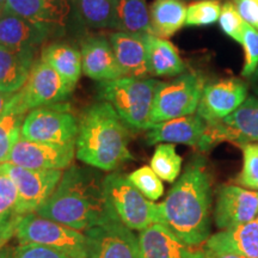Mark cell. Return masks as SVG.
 I'll list each match as a JSON object with an SVG mask.
<instances>
[{
    "label": "cell",
    "instance_id": "obj_1",
    "mask_svg": "<svg viewBox=\"0 0 258 258\" xmlns=\"http://www.w3.org/2000/svg\"><path fill=\"white\" fill-rule=\"evenodd\" d=\"M211 179L201 158L190 161L179 179L159 203L160 224L191 246H203L211 233Z\"/></svg>",
    "mask_w": 258,
    "mask_h": 258
},
{
    "label": "cell",
    "instance_id": "obj_2",
    "mask_svg": "<svg viewBox=\"0 0 258 258\" xmlns=\"http://www.w3.org/2000/svg\"><path fill=\"white\" fill-rule=\"evenodd\" d=\"M35 213L77 231L116 219L103 191V178L96 171L76 165L64 171L55 190Z\"/></svg>",
    "mask_w": 258,
    "mask_h": 258
},
{
    "label": "cell",
    "instance_id": "obj_3",
    "mask_svg": "<svg viewBox=\"0 0 258 258\" xmlns=\"http://www.w3.org/2000/svg\"><path fill=\"white\" fill-rule=\"evenodd\" d=\"M129 131L108 102L90 105L79 120L76 154L99 170L111 171L133 159L128 148Z\"/></svg>",
    "mask_w": 258,
    "mask_h": 258
},
{
    "label": "cell",
    "instance_id": "obj_4",
    "mask_svg": "<svg viewBox=\"0 0 258 258\" xmlns=\"http://www.w3.org/2000/svg\"><path fill=\"white\" fill-rule=\"evenodd\" d=\"M159 83L156 79L121 77L99 83L97 93L101 101L112 105L128 128L141 131L150 128V115Z\"/></svg>",
    "mask_w": 258,
    "mask_h": 258
},
{
    "label": "cell",
    "instance_id": "obj_5",
    "mask_svg": "<svg viewBox=\"0 0 258 258\" xmlns=\"http://www.w3.org/2000/svg\"><path fill=\"white\" fill-rule=\"evenodd\" d=\"M103 191L115 218L131 230L143 231L156 222H160L158 205L148 201L121 173H110L103 178Z\"/></svg>",
    "mask_w": 258,
    "mask_h": 258
},
{
    "label": "cell",
    "instance_id": "obj_6",
    "mask_svg": "<svg viewBox=\"0 0 258 258\" xmlns=\"http://www.w3.org/2000/svg\"><path fill=\"white\" fill-rule=\"evenodd\" d=\"M205 85V77L195 71L183 72L171 82H160L154 95L150 128L160 122L195 114Z\"/></svg>",
    "mask_w": 258,
    "mask_h": 258
},
{
    "label": "cell",
    "instance_id": "obj_7",
    "mask_svg": "<svg viewBox=\"0 0 258 258\" xmlns=\"http://www.w3.org/2000/svg\"><path fill=\"white\" fill-rule=\"evenodd\" d=\"M79 120L64 103L38 106L25 116L21 137L36 143L76 145Z\"/></svg>",
    "mask_w": 258,
    "mask_h": 258
},
{
    "label": "cell",
    "instance_id": "obj_8",
    "mask_svg": "<svg viewBox=\"0 0 258 258\" xmlns=\"http://www.w3.org/2000/svg\"><path fill=\"white\" fill-rule=\"evenodd\" d=\"M15 237L21 244H40L71 258H86L85 235L60 222L29 213L19 221Z\"/></svg>",
    "mask_w": 258,
    "mask_h": 258
},
{
    "label": "cell",
    "instance_id": "obj_9",
    "mask_svg": "<svg viewBox=\"0 0 258 258\" xmlns=\"http://www.w3.org/2000/svg\"><path fill=\"white\" fill-rule=\"evenodd\" d=\"M73 86L64 80L46 61H35L24 86L15 93L22 110L29 112L38 106L66 101Z\"/></svg>",
    "mask_w": 258,
    "mask_h": 258
},
{
    "label": "cell",
    "instance_id": "obj_10",
    "mask_svg": "<svg viewBox=\"0 0 258 258\" xmlns=\"http://www.w3.org/2000/svg\"><path fill=\"white\" fill-rule=\"evenodd\" d=\"M0 170L5 172L17 189L18 211L22 215L35 213L59 184L62 170H31L4 163Z\"/></svg>",
    "mask_w": 258,
    "mask_h": 258
},
{
    "label": "cell",
    "instance_id": "obj_11",
    "mask_svg": "<svg viewBox=\"0 0 258 258\" xmlns=\"http://www.w3.org/2000/svg\"><path fill=\"white\" fill-rule=\"evenodd\" d=\"M86 258H139V240L121 221L109 220L85 230Z\"/></svg>",
    "mask_w": 258,
    "mask_h": 258
},
{
    "label": "cell",
    "instance_id": "obj_12",
    "mask_svg": "<svg viewBox=\"0 0 258 258\" xmlns=\"http://www.w3.org/2000/svg\"><path fill=\"white\" fill-rule=\"evenodd\" d=\"M211 146L219 143L240 145L258 143V98L249 96L231 115L219 121L207 122Z\"/></svg>",
    "mask_w": 258,
    "mask_h": 258
},
{
    "label": "cell",
    "instance_id": "obj_13",
    "mask_svg": "<svg viewBox=\"0 0 258 258\" xmlns=\"http://www.w3.org/2000/svg\"><path fill=\"white\" fill-rule=\"evenodd\" d=\"M76 156V145L36 143L22 138L10 152L6 163L31 170H63Z\"/></svg>",
    "mask_w": 258,
    "mask_h": 258
},
{
    "label": "cell",
    "instance_id": "obj_14",
    "mask_svg": "<svg viewBox=\"0 0 258 258\" xmlns=\"http://www.w3.org/2000/svg\"><path fill=\"white\" fill-rule=\"evenodd\" d=\"M247 98V84L239 78H222L206 84L198 114L207 122L219 121L231 115Z\"/></svg>",
    "mask_w": 258,
    "mask_h": 258
},
{
    "label": "cell",
    "instance_id": "obj_15",
    "mask_svg": "<svg viewBox=\"0 0 258 258\" xmlns=\"http://www.w3.org/2000/svg\"><path fill=\"white\" fill-rule=\"evenodd\" d=\"M146 141L148 145L182 144L201 152L212 148L207 137V121L198 114L182 116L152 125L146 134Z\"/></svg>",
    "mask_w": 258,
    "mask_h": 258
},
{
    "label": "cell",
    "instance_id": "obj_16",
    "mask_svg": "<svg viewBox=\"0 0 258 258\" xmlns=\"http://www.w3.org/2000/svg\"><path fill=\"white\" fill-rule=\"evenodd\" d=\"M258 215V191L238 185H224L219 189L215 224L220 230L254 220Z\"/></svg>",
    "mask_w": 258,
    "mask_h": 258
},
{
    "label": "cell",
    "instance_id": "obj_17",
    "mask_svg": "<svg viewBox=\"0 0 258 258\" xmlns=\"http://www.w3.org/2000/svg\"><path fill=\"white\" fill-rule=\"evenodd\" d=\"M139 258H205L203 246H191L164 224L156 222L139 234Z\"/></svg>",
    "mask_w": 258,
    "mask_h": 258
},
{
    "label": "cell",
    "instance_id": "obj_18",
    "mask_svg": "<svg viewBox=\"0 0 258 258\" xmlns=\"http://www.w3.org/2000/svg\"><path fill=\"white\" fill-rule=\"evenodd\" d=\"M53 28L32 23L18 16L0 15V46L12 51L37 54L38 47L47 40Z\"/></svg>",
    "mask_w": 258,
    "mask_h": 258
},
{
    "label": "cell",
    "instance_id": "obj_19",
    "mask_svg": "<svg viewBox=\"0 0 258 258\" xmlns=\"http://www.w3.org/2000/svg\"><path fill=\"white\" fill-rule=\"evenodd\" d=\"M147 35L116 31L109 36L116 61L124 77L145 79L150 76L147 62Z\"/></svg>",
    "mask_w": 258,
    "mask_h": 258
},
{
    "label": "cell",
    "instance_id": "obj_20",
    "mask_svg": "<svg viewBox=\"0 0 258 258\" xmlns=\"http://www.w3.org/2000/svg\"><path fill=\"white\" fill-rule=\"evenodd\" d=\"M82 70L86 77L98 82L121 78L122 74L109 40L103 36L84 38L80 48Z\"/></svg>",
    "mask_w": 258,
    "mask_h": 258
},
{
    "label": "cell",
    "instance_id": "obj_21",
    "mask_svg": "<svg viewBox=\"0 0 258 258\" xmlns=\"http://www.w3.org/2000/svg\"><path fill=\"white\" fill-rule=\"evenodd\" d=\"M209 252H230L258 258V219L211 235L203 244Z\"/></svg>",
    "mask_w": 258,
    "mask_h": 258
},
{
    "label": "cell",
    "instance_id": "obj_22",
    "mask_svg": "<svg viewBox=\"0 0 258 258\" xmlns=\"http://www.w3.org/2000/svg\"><path fill=\"white\" fill-rule=\"evenodd\" d=\"M71 11V4L49 0H6L3 14H10L44 24L50 28L64 27Z\"/></svg>",
    "mask_w": 258,
    "mask_h": 258
},
{
    "label": "cell",
    "instance_id": "obj_23",
    "mask_svg": "<svg viewBox=\"0 0 258 258\" xmlns=\"http://www.w3.org/2000/svg\"><path fill=\"white\" fill-rule=\"evenodd\" d=\"M35 61V53L12 51L0 46V91L9 95L18 92L27 83Z\"/></svg>",
    "mask_w": 258,
    "mask_h": 258
},
{
    "label": "cell",
    "instance_id": "obj_24",
    "mask_svg": "<svg viewBox=\"0 0 258 258\" xmlns=\"http://www.w3.org/2000/svg\"><path fill=\"white\" fill-rule=\"evenodd\" d=\"M147 62L150 74L156 77H177L185 71L175 44L152 34L147 35Z\"/></svg>",
    "mask_w": 258,
    "mask_h": 258
},
{
    "label": "cell",
    "instance_id": "obj_25",
    "mask_svg": "<svg viewBox=\"0 0 258 258\" xmlns=\"http://www.w3.org/2000/svg\"><path fill=\"white\" fill-rule=\"evenodd\" d=\"M186 5L183 0H154L150 6L152 35L169 38L185 25Z\"/></svg>",
    "mask_w": 258,
    "mask_h": 258
},
{
    "label": "cell",
    "instance_id": "obj_26",
    "mask_svg": "<svg viewBox=\"0 0 258 258\" xmlns=\"http://www.w3.org/2000/svg\"><path fill=\"white\" fill-rule=\"evenodd\" d=\"M41 60L50 64L71 86L76 88L83 72L80 50L69 43L54 42L43 48Z\"/></svg>",
    "mask_w": 258,
    "mask_h": 258
},
{
    "label": "cell",
    "instance_id": "obj_27",
    "mask_svg": "<svg viewBox=\"0 0 258 258\" xmlns=\"http://www.w3.org/2000/svg\"><path fill=\"white\" fill-rule=\"evenodd\" d=\"M23 217L18 211L17 189L11 178L0 170V250L16 234Z\"/></svg>",
    "mask_w": 258,
    "mask_h": 258
},
{
    "label": "cell",
    "instance_id": "obj_28",
    "mask_svg": "<svg viewBox=\"0 0 258 258\" xmlns=\"http://www.w3.org/2000/svg\"><path fill=\"white\" fill-rule=\"evenodd\" d=\"M112 29L131 34H152L146 0H116Z\"/></svg>",
    "mask_w": 258,
    "mask_h": 258
},
{
    "label": "cell",
    "instance_id": "obj_29",
    "mask_svg": "<svg viewBox=\"0 0 258 258\" xmlns=\"http://www.w3.org/2000/svg\"><path fill=\"white\" fill-rule=\"evenodd\" d=\"M27 114L18 105L14 93L5 111L0 115V164L6 163L10 152L21 139L22 124Z\"/></svg>",
    "mask_w": 258,
    "mask_h": 258
},
{
    "label": "cell",
    "instance_id": "obj_30",
    "mask_svg": "<svg viewBox=\"0 0 258 258\" xmlns=\"http://www.w3.org/2000/svg\"><path fill=\"white\" fill-rule=\"evenodd\" d=\"M82 19L95 29H112L116 0H77Z\"/></svg>",
    "mask_w": 258,
    "mask_h": 258
},
{
    "label": "cell",
    "instance_id": "obj_31",
    "mask_svg": "<svg viewBox=\"0 0 258 258\" xmlns=\"http://www.w3.org/2000/svg\"><path fill=\"white\" fill-rule=\"evenodd\" d=\"M150 167L160 179L172 183L179 176L182 157L177 153L173 144H160L151 158Z\"/></svg>",
    "mask_w": 258,
    "mask_h": 258
},
{
    "label": "cell",
    "instance_id": "obj_32",
    "mask_svg": "<svg viewBox=\"0 0 258 258\" xmlns=\"http://www.w3.org/2000/svg\"><path fill=\"white\" fill-rule=\"evenodd\" d=\"M221 4L219 0H198L186 6L185 25L205 27L219 21Z\"/></svg>",
    "mask_w": 258,
    "mask_h": 258
},
{
    "label": "cell",
    "instance_id": "obj_33",
    "mask_svg": "<svg viewBox=\"0 0 258 258\" xmlns=\"http://www.w3.org/2000/svg\"><path fill=\"white\" fill-rule=\"evenodd\" d=\"M128 179L139 191L152 201H157L163 196L164 185L161 179L150 166H143L135 170L128 176Z\"/></svg>",
    "mask_w": 258,
    "mask_h": 258
},
{
    "label": "cell",
    "instance_id": "obj_34",
    "mask_svg": "<svg viewBox=\"0 0 258 258\" xmlns=\"http://www.w3.org/2000/svg\"><path fill=\"white\" fill-rule=\"evenodd\" d=\"M243 150V169L237 183L250 190H258V143L240 145Z\"/></svg>",
    "mask_w": 258,
    "mask_h": 258
},
{
    "label": "cell",
    "instance_id": "obj_35",
    "mask_svg": "<svg viewBox=\"0 0 258 258\" xmlns=\"http://www.w3.org/2000/svg\"><path fill=\"white\" fill-rule=\"evenodd\" d=\"M0 258H71L60 251L40 244H21L16 247H3Z\"/></svg>",
    "mask_w": 258,
    "mask_h": 258
},
{
    "label": "cell",
    "instance_id": "obj_36",
    "mask_svg": "<svg viewBox=\"0 0 258 258\" xmlns=\"http://www.w3.org/2000/svg\"><path fill=\"white\" fill-rule=\"evenodd\" d=\"M241 44L244 49V66L241 70V76L244 78H250L256 72L258 67V30L256 28L245 24Z\"/></svg>",
    "mask_w": 258,
    "mask_h": 258
},
{
    "label": "cell",
    "instance_id": "obj_37",
    "mask_svg": "<svg viewBox=\"0 0 258 258\" xmlns=\"http://www.w3.org/2000/svg\"><path fill=\"white\" fill-rule=\"evenodd\" d=\"M219 24H220L221 30L224 31L225 35H227L232 40L240 43L245 24L246 23L241 18L239 12L237 11V9H235L232 2H226L224 5H221Z\"/></svg>",
    "mask_w": 258,
    "mask_h": 258
},
{
    "label": "cell",
    "instance_id": "obj_38",
    "mask_svg": "<svg viewBox=\"0 0 258 258\" xmlns=\"http://www.w3.org/2000/svg\"><path fill=\"white\" fill-rule=\"evenodd\" d=\"M233 4L245 23L258 30V0H233Z\"/></svg>",
    "mask_w": 258,
    "mask_h": 258
},
{
    "label": "cell",
    "instance_id": "obj_39",
    "mask_svg": "<svg viewBox=\"0 0 258 258\" xmlns=\"http://www.w3.org/2000/svg\"><path fill=\"white\" fill-rule=\"evenodd\" d=\"M205 258H246V257L240 256V254L230 253V252H209V251L205 250Z\"/></svg>",
    "mask_w": 258,
    "mask_h": 258
},
{
    "label": "cell",
    "instance_id": "obj_40",
    "mask_svg": "<svg viewBox=\"0 0 258 258\" xmlns=\"http://www.w3.org/2000/svg\"><path fill=\"white\" fill-rule=\"evenodd\" d=\"M12 95H14V93H12ZM12 95H9V93H4L0 91V115L5 111L6 106H8V103Z\"/></svg>",
    "mask_w": 258,
    "mask_h": 258
},
{
    "label": "cell",
    "instance_id": "obj_41",
    "mask_svg": "<svg viewBox=\"0 0 258 258\" xmlns=\"http://www.w3.org/2000/svg\"><path fill=\"white\" fill-rule=\"evenodd\" d=\"M249 85L250 88L252 89V91L254 92V95L258 96V67L252 76L249 78Z\"/></svg>",
    "mask_w": 258,
    "mask_h": 258
},
{
    "label": "cell",
    "instance_id": "obj_42",
    "mask_svg": "<svg viewBox=\"0 0 258 258\" xmlns=\"http://www.w3.org/2000/svg\"><path fill=\"white\" fill-rule=\"evenodd\" d=\"M49 2H55V3H63V4H72L76 0H49Z\"/></svg>",
    "mask_w": 258,
    "mask_h": 258
},
{
    "label": "cell",
    "instance_id": "obj_43",
    "mask_svg": "<svg viewBox=\"0 0 258 258\" xmlns=\"http://www.w3.org/2000/svg\"><path fill=\"white\" fill-rule=\"evenodd\" d=\"M5 4H6V0H0V15H2L3 11H4Z\"/></svg>",
    "mask_w": 258,
    "mask_h": 258
},
{
    "label": "cell",
    "instance_id": "obj_44",
    "mask_svg": "<svg viewBox=\"0 0 258 258\" xmlns=\"http://www.w3.org/2000/svg\"><path fill=\"white\" fill-rule=\"evenodd\" d=\"M192 2H198V0H192Z\"/></svg>",
    "mask_w": 258,
    "mask_h": 258
},
{
    "label": "cell",
    "instance_id": "obj_45",
    "mask_svg": "<svg viewBox=\"0 0 258 258\" xmlns=\"http://www.w3.org/2000/svg\"><path fill=\"white\" fill-rule=\"evenodd\" d=\"M257 219H258V215H257Z\"/></svg>",
    "mask_w": 258,
    "mask_h": 258
}]
</instances>
